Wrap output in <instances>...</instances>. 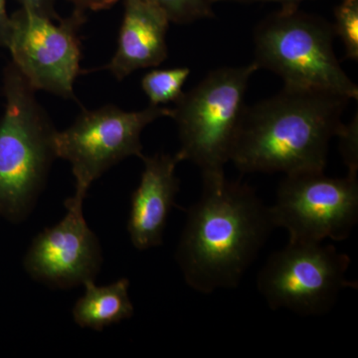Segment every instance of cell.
<instances>
[{"mask_svg": "<svg viewBox=\"0 0 358 358\" xmlns=\"http://www.w3.org/2000/svg\"><path fill=\"white\" fill-rule=\"evenodd\" d=\"M202 193L186 211L176 261L186 284L201 294L236 288L275 226L255 190L225 173L202 174Z\"/></svg>", "mask_w": 358, "mask_h": 358, "instance_id": "1", "label": "cell"}, {"mask_svg": "<svg viewBox=\"0 0 358 358\" xmlns=\"http://www.w3.org/2000/svg\"><path fill=\"white\" fill-rule=\"evenodd\" d=\"M350 101L331 92L284 86L246 106L230 162L242 173L324 171Z\"/></svg>", "mask_w": 358, "mask_h": 358, "instance_id": "2", "label": "cell"}, {"mask_svg": "<svg viewBox=\"0 0 358 358\" xmlns=\"http://www.w3.org/2000/svg\"><path fill=\"white\" fill-rule=\"evenodd\" d=\"M0 117V219L23 222L43 192L56 152L58 131L13 62L2 73Z\"/></svg>", "mask_w": 358, "mask_h": 358, "instance_id": "3", "label": "cell"}, {"mask_svg": "<svg viewBox=\"0 0 358 358\" xmlns=\"http://www.w3.org/2000/svg\"><path fill=\"white\" fill-rule=\"evenodd\" d=\"M333 23L282 6L254 30L255 63L279 76L285 87L320 90L357 101V85L341 68L334 49Z\"/></svg>", "mask_w": 358, "mask_h": 358, "instance_id": "4", "label": "cell"}, {"mask_svg": "<svg viewBox=\"0 0 358 358\" xmlns=\"http://www.w3.org/2000/svg\"><path fill=\"white\" fill-rule=\"evenodd\" d=\"M258 70L254 62L218 68L173 103L169 117L178 127L180 162H192L202 174L224 173L247 106L250 79Z\"/></svg>", "mask_w": 358, "mask_h": 358, "instance_id": "5", "label": "cell"}, {"mask_svg": "<svg viewBox=\"0 0 358 358\" xmlns=\"http://www.w3.org/2000/svg\"><path fill=\"white\" fill-rule=\"evenodd\" d=\"M350 265V256L333 245L289 240L268 257L257 287L273 310L322 315L331 310L343 289H357V282L346 275Z\"/></svg>", "mask_w": 358, "mask_h": 358, "instance_id": "6", "label": "cell"}, {"mask_svg": "<svg viewBox=\"0 0 358 358\" xmlns=\"http://www.w3.org/2000/svg\"><path fill=\"white\" fill-rule=\"evenodd\" d=\"M171 115V109L148 105L128 112L115 105L83 110L56 136L58 159L67 160L75 178V193L87 196L94 181L131 157H143L141 138L148 124Z\"/></svg>", "mask_w": 358, "mask_h": 358, "instance_id": "7", "label": "cell"}, {"mask_svg": "<svg viewBox=\"0 0 358 358\" xmlns=\"http://www.w3.org/2000/svg\"><path fill=\"white\" fill-rule=\"evenodd\" d=\"M275 228L289 241H343L358 220L357 174L329 178L324 171L286 174L270 206Z\"/></svg>", "mask_w": 358, "mask_h": 358, "instance_id": "8", "label": "cell"}, {"mask_svg": "<svg viewBox=\"0 0 358 358\" xmlns=\"http://www.w3.org/2000/svg\"><path fill=\"white\" fill-rule=\"evenodd\" d=\"M7 48L11 62L36 91L78 101L74 84L81 74L80 29L86 11L75 8L58 23L20 8L10 15Z\"/></svg>", "mask_w": 358, "mask_h": 358, "instance_id": "9", "label": "cell"}, {"mask_svg": "<svg viewBox=\"0 0 358 358\" xmlns=\"http://www.w3.org/2000/svg\"><path fill=\"white\" fill-rule=\"evenodd\" d=\"M83 195L74 193L65 201L62 220L33 239L23 267L35 281L54 289H71L95 281L103 264L99 238L87 224Z\"/></svg>", "mask_w": 358, "mask_h": 358, "instance_id": "10", "label": "cell"}, {"mask_svg": "<svg viewBox=\"0 0 358 358\" xmlns=\"http://www.w3.org/2000/svg\"><path fill=\"white\" fill-rule=\"evenodd\" d=\"M141 160L143 171L131 194L128 232L134 248L145 251L164 243L167 218L180 188L176 176L180 160L166 152L143 155Z\"/></svg>", "mask_w": 358, "mask_h": 358, "instance_id": "11", "label": "cell"}, {"mask_svg": "<svg viewBox=\"0 0 358 358\" xmlns=\"http://www.w3.org/2000/svg\"><path fill=\"white\" fill-rule=\"evenodd\" d=\"M124 1L117 50L101 68L109 71L117 81L136 71L157 67L169 56L166 34L171 21L164 11L150 0Z\"/></svg>", "mask_w": 358, "mask_h": 358, "instance_id": "12", "label": "cell"}, {"mask_svg": "<svg viewBox=\"0 0 358 358\" xmlns=\"http://www.w3.org/2000/svg\"><path fill=\"white\" fill-rule=\"evenodd\" d=\"M83 286L85 293L72 310L73 319L80 327L102 331L105 327L133 317L134 308L126 278L108 286H96L95 281L85 282Z\"/></svg>", "mask_w": 358, "mask_h": 358, "instance_id": "13", "label": "cell"}, {"mask_svg": "<svg viewBox=\"0 0 358 358\" xmlns=\"http://www.w3.org/2000/svg\"><path fill=\"white\" fill-rule=\"evenodd\" d=\"M189 76L187 67L154 69L141 78V87L150 105L164 106L176 103L182 96L183 86Z\"/></svg>", "mask_w": 358, "mask_h": 358, "instance_id": "14", "label": "cell"}, {"mask_svg": "<svg viewBox=\"0 0 358 358\" xmlns=\"http://www.w3.org/2000/svg\"><path fill=\"white\" fill-rule=\"evenodd\" d=\"M334 34L345 47V58L358 61V0H341L334 9Z\"/></svg>", "mask_w": 358, "mask_h": 358, "instance_id": "15", "label": "cell"}, {"mask_svg": "<svg viewBox=\"0 0 358 358\" xmlns=\"http://www.w3.org/2000/svg\"><path fill=\"white\" fill-rule=\"evenodd\" d=\"M164 11L176 24H190L195 21L213 18L211 0H150Z\"/></svg>", "mask_w": 358, "mask_h": 358, "instance_id": "16", "label": "cell"}, {"mask_svg": "<svg viewBox=\"0 0 358 358\" xmlns=\"http://www.w3.org/2000/svg\"><path fill=\"white\" fill-rule=\"evenodd\" d=\"M339 150L345 164L348 167V173L357 174L358 171V119L357 114L348 124H343L338 136Z\"/></svg>", "mask_w": 358, "mask_h": 358, "instance_id": "17", "label": "cell"}, {"mask_svg": "<svg viewBox=\"0 0 358 358\" xmlns=\"http://www.w3.org/2000/svg\"><path fill=\"white\" fill-rule=\"evenodd\" d=\"M21 8L53 21L61 20L55 8L56 0H18Z\"/></svg>", "mask_w": 358, "mask_h": 358, "instance_id": "18", "label": "cell"}, {"mask_svg": "<svg viewBox=\"0 0 358 358\" xmlns=\"http://www.w3.org/2000/svg\"><path fill=\"white\" fill-rule=\"evenodd\" d=\"M75 8L87 11H102L112 8L120 0H67Z\"/></svg>", "mask_w": 358, "mask_h": 358, "instance_id": "19", "label": "cell"}, {"mask_svg": "<svg viewBox=\"0 0 358 358\" xmlns=\"http://www.w3.org/2000/svg\"><path fill=\"white\" fill-rule=\"evenodd\" d=\"M11 17L6 10V0H0V47L7 48L10 37Z\"/></svg>", "mask_w": 358, "mask_h": 358, "instance_id": "20", "label": "cell"}, {"mask_svg": "<svg viewBox=\"0 0 358 358\" xmlns=\"http://www.w3.org/2000/svg\"><path fill=\"white\" fill-rule=\"evenodd\" d=\"M212 3L217 2H234V3H256V2H275L282 6H299L305 0H211Z\"/></svg>", "mask_w": 358, "mask_h": 358, "instance_id": "21", "label": "cell"}]
</instances>
